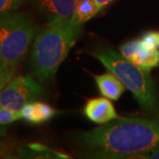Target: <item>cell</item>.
Returning a JSON list of instances; mask_svg holds the SVG:
<instances>
[{
  "mask_svg": "<svg viewBox=\"0 0 159 159\" xmlns=\"http://www.w3.org/2000/svg\"><path fill=\"white\" fill-rule=\"evenodd\" d=\"M84 156L93 158H142L159 148V118H119L77 134Z\"/></svg>",
  "mask_w": 159,
  "mask_h": 159,
  "instance_id": "obj_1",
  "label": "cell"
},
{
  "mask_svg": "<svg viewBox=\"0 0 159 159\" xmlns=\"http://www.w3.org/2000/svg\"><path fill=\"white\" fill-rule=\"evenodd\" d=\"M71 19L48 24L37 34L31 51V66L38 81L49 83L66 58L81 31Z\"/></svg>",
  "mask_w": 159,
  "mask_h": 159,
  "instance_id": "obj_2",
  "label": "cell"
},
{
  "mask_svg": "<svg viewBox=\"0 0 159 159\" xmlns=\"http://www.w3.org/2000/svg\"><path fill=\"white\" fill-rule=\"evenodd\" d=\"M91 55L119 78L143 110L149 111L157 108V95L149 73L111 50H97L91 52Z\"/></svg>",
  "mask_w": 159,
  "mask_h": 159,
  "instance_id": "obj_3",
  "label": "cell"
},
{
  "mask_svg": "<svg viewBox=\"0 0 159 159\" xmlns=\"http://www.w3.org/2000/svg\"><path fill=\"white\" fill-rule=\"evenodd\" d=\"M36 32L32 18L13 11L0 16V63L16 67L28 53Z\"/></svg>",
  "mask_w": 159,
  "mask_h": 159,
  "instance_id": "obj_4",
  "label": "cell"
},
{
  "mask_svg": "<svg viewBox=\"0 0 159 159\" xmlns=\"http://www.w3.org/2000/svg\"><path fill=\"white\" fill-rule=\"evenodd\" d=\"M46 95L45 89L29 75L15 76L0 91V105L15 111H21L29 102Z\"/></svg>",
  "mask_w": 159,
  "mask_h": 159,
  "instance_id": "obj_5",
  "label": "cell"
},
{
  "mask_svg": "<svg viewBox=\"0 0 159 159\" xmlns=\"http://www.w3.org/2000/svg\"><path fill=\"white\" fill-rule=\"evenodd\" d=\"M119 53L128 61L135 64L147 73L159 65V49L147 50L141 40H132L119 47Z\"/></svg>",
  "mask_w": 159,
  "mask_h": 159,
  "instance_id": "obj_6",
  "label": "cell"
},
{
  "mask_svg": "<svg viewBox=\"0 0 159 159\" xmlns=\"http://www.w3.org/2000/svg\"><path fill=\"white\" fill-rule=\"evenodd\" d=\"M76 0H34V8L47 20L48 24L71 20Z\"/></svg>",
  "mask_w": 159,
  "mask_h": 159,
  "instance_id": "obj_7",
  "label": "cell"
},
{
  "mask_svg": "<svg viewBox=\"0 0 159 159\" xmlns=\"http://www.w3.org/2000/svg\"><path fill=\"white\" fill-rule=\"evenodd\" d=\"M84 114L88 119L98 125H103L120 118L113 104L106 97L89 99L86 102Z\"/></svg>",
  "mask_w": 159,
  "mask_h": 159,
  "instance_id": "obj_8",
  "label": "cell"
},
{
  "mask_svg": "<svg viewBox=\"0 0 159 159\" xmlns=\"http://www.w3.org/2000/svg\"><path fill=\"white\" fill-rule=\"evenodd\" d=\"M57 114V111L43 102H29L21 110L22 119L30 124L39 125L51 120Z\"/></svg>",
  "mask_w": 159,
  "mask_h": 159,
  "instance_id": "obj_9",
  "label": "cell"
},
{
  "mask_svg": "<svg viewBox=\"0 0 159 159\" xmlns=\"http://www.w3.org/2000/svg\"><path fill=\"white\" fill-rule=\"evenodd\" d=\"M95 80L102 96L113 101H117L126 89L119 78L111 72L96 75Z\"/></svg>",
  "mask_w": 159,
  "mask_h": 159,
  "instance_id": "obj_10",
  "label": "cell"
},
{
  "mask_svg": "<svg viewBox=\"0 0 159 159\" xmlns=\"http://www.w3.org/2000/svg\"><path fill=\"white\" fill-rule=\"evenodd\" d=\"M100 11L96 0H76L75 11L72 20L78 25H83Z\"/></svg>",
  "mask_w": 159,
  "mask_h": 159,
  "instance_id": "obj_11",
  "label": "cell"
},
{
  "mask_svg": "<svg viewBox=\"0 0 159 159\" xmlns=\"http://www.w3.org/2000/svg\"><path fill=\"white\" fill-rule=\"evenodd\" d=\"M22 119L21 111H15L0 105V125H6Z\"/></svg>",
  "mask_w": 159,
  "mask_h": 159,
  "instance_id": "obj_12",
  "label": "cell"
},
{
  "mask_svg": "<svg viewBox=\"0 0 159 159\" xmlns=\"http://www.w3.org/2000/svg\"><path fill=\"white\" fill-rule=\"evenodd\" d=\"M16 67H9L0 63V91L15 77Z\"/></svg>",
  "mask_w": 159,
  "mask_h": 159,
  "instance_id": "obj_13",
  "label": "cell"
},
{
  "mask_svg": "<svg viewBox=\"0 0 159 159\" xmlns=\"http://www.w3.org/2000/svg\"><path fill=\"white\" fill-rule=\"evenodd\" d=\"M25 0H0V16L16 11Z\"/></svg>",
  "mask_w": 159,
  "mask_h": 159,
  "instance_id": "obj_14",
  "label": "cell"
},
{
  "mask_svg": "<svg viewBox=\"0 0 159 159\" xmlns=\"http://www.w3.org/2000/svg\"><path fill=\"white\" fill-rule=\"evenodd\" d=\"M142 45L147 50H157L159 49L158 33L156 32H148L141 37Z\"/></svg>",
  "mask_w": 159,
  "mask_h": 159,
  "instance_id": "obj_15",
  "label": "cell"
},
{
  "mask_svg": "<svg viewBox=\"0 0 159 159\" xmlns=\"http://www.w3.org/2000/svg\"><path fill=\"white\" fill-rule=\"evenodd\" d=\"M142 158H150V159H159V148L154 149L145 154Z\"/></svg>",
  "mask_w": 159,
  "mask_h": 159,
  "instance_id": "obj_16",
  "label": "cell"
},
{
  "mask_svg": "<svg viewBox=\"0 0 159 159\" xmlns=\"http://www.w3.org/2000/svg\"><path fill=\"white\" fill-rule=\"evenodd\" d=\"M114 0H96V2H97V6H99V9H100V11L102 10L103 8H105L106 6L110 5L111 2H113Z\"/></svg>",
  "mask_w": 159,
  "mask_h": 159,
  "instance_id": "obj_17",
  "label": "cell"
},
{
  "mask_svg": "<svg viewBox=\"0 0 159 159\" xmlns=\"http://www.w3.org/2000/svg\"><path fill=\"white\" fill-rule=\"evenodd\" d=\"M6 133V125H0V136H4Z\"/></svg>",
  "mask_w": 159,
  "mask_h": 159,
  "instance_id": "obj_18",
  "label": "cell"
},
{
  "mask_svg": "<svg viewBox=\"0 0 159 159\" xmlns=\"http://www.w3.org/2000/svg\"><path fill=\"white\" fill-rule=\"evenodd\" d=\"M158 41H159V33H158Z\"/></svg>",
  "mask_w": 159,
  "mask_h": 159,
  "instance_id": "obj_19",
  "label": "cell"
}]
</instances>
